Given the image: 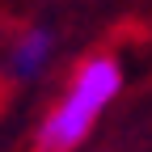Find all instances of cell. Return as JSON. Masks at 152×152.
<instances>
[{
  "mask_svg": "<svg viewBox=\"0 0 152 152\" xmlns=\"http://www.w3.org/2000/svg\"><path fill=\"white\" fill-rule=\"evenodd\" d=\"M118 89H123V64L114 55L85 59L72 72V80L59 93V102L38 123L34 152H72L76 144H85L89 131L97 127V118L106 114V106L118 97Z\"/></svg>",
  "mask_w": 152,
  "mask_h": 152,
  "instance_id": "1",
  "label": "cell"
},
{
  "mask_svg": "<svg viewBox=\"0 0 152 152\" xmlns=\"http://www.w3.org/2000/svg\"><path fill=\"white\" fill-rule=\"evenodd\" d=\"M51 47H55V34L42 30V26H30V30L13 42V51H9V72L17 76V80H34V76L47 68Z\"/></svg>",
  "mask_w": 152,
  "mask_h": 152,
  "instance_id": "2",
  "label": "cell"
}]
</instances>
